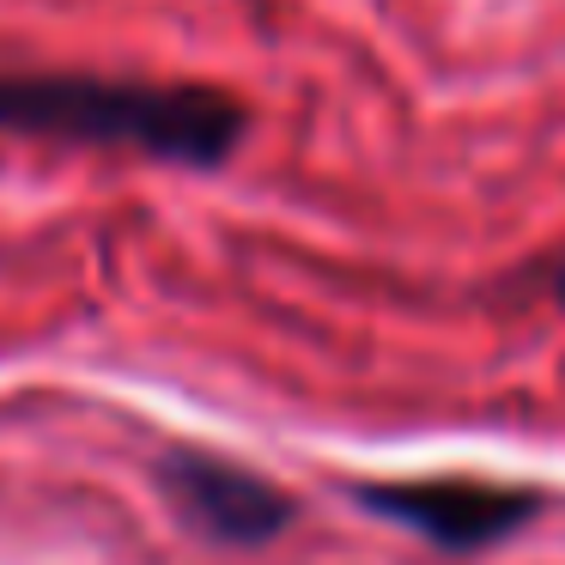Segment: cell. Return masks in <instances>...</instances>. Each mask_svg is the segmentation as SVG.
<instances>
[{
  "mask_svg": "<svg viewBox=\"0 0 565 565\" xmlns=\"http://www.w3.org/2000/svg\"><path fill=\"white\" fill-rule=\"evenodd\" d=\"M347 499L383 523L419 535L438 553H492L516 541L541 511L547 492L523 480H480V475H414V480H353Z\"/></svg>",
  "mask_w": 565,
  "mask_h": 565,
  "instance_id": "2",
  "label": "cell"
},
{
  "mask_svg": "<svg viewBox=\"0 0 565 565\" xmlns=\"http://www.w3.org/2000/svg\"><path fill=\"white\" fill-rule=\"evenodd\" d=\"M541 292H547L553 305L565 310V249H553V256L541 262Z\"/></svg>",
  "mask_w": 565,
  "mask_h": 565,
  "instance_id": "4",
  "label": "cell"
},
{
  "mask_svg": "<svg viewBox=\"0 0 565 565\" xmlns=\"http://www.w3.org/2000/svg\"><path fill=\"white\" fill-rule=\"evenodd\" d=\"M0 135L55 147L140 152L183 171H220L249 140V104L195 79H104L0 67Z\"/></svg>",
  "mask_w": 565,
  "mask_h": 565,
  "instance_id": "1",
  "label": "cell"
},
{
  "mask_svg": "<svg viewBox=\"0 0 565 565\" xmlns=\"http://www.w3.org/2000/svg\"><path fill=\"white\" fill-rule=\"evenodd\" d=\"M152 487L164 492L177 523L213 547H268L298 523V499L280 480L201 444H164L152 462Z\"/></svg>",
  "mask_w": 565,
  "mask_h": 565,
  "instance_id": "3",
  "label": "cell"
}]
</instances>
